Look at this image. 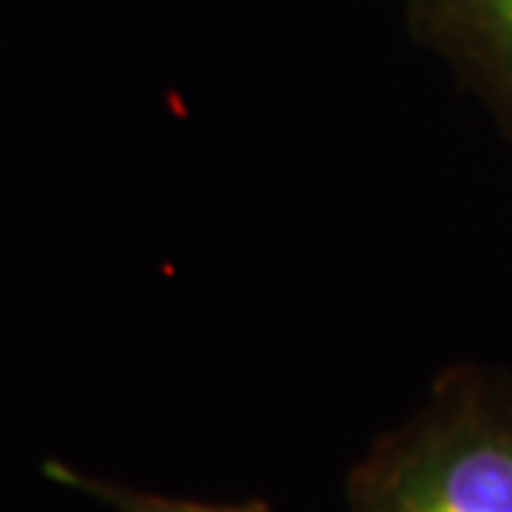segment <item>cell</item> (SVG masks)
Segmentation results:
<instances>
[{
    "instance_id": "cell-1",
    "label": "cell",
    "mask_w": 512,
    "mask_h": 512,
    "mask_svg": "<svg viewBox=\"0 0 512 512\" xmlns=\"http://www.w3.org/2000/svg\"><path fill=\"white\" fill-rule=\"evenodd\" d=\"M350 512H512V373L444 370L348 481Z\"/></svg>"
},
{
    "instance_id": "cell-2",
    "label": "cell",
    "mask_w": 512,
    "mask_h": 512,
    "mask_svg": "<svg viewBox=\"0 0 512 512\" xmlns=\"http://www.w3.org/2000/svg\"><path fill=\"white\" fill-rule=\"evenodd\" d=\"M407 26L512 143V0H407Z\"/></svg>"
},
{
    "instance_id": "cell-3",
    "label": "cell",
    "mask_w": 512,
    "mask_h": 512,
    "mask_svg": "<svg viewBox=\"0 0 512 512\" xmlns=\"http://www.w3.org/2000/svg\"><path fill=\"white\" fill-rule=\"evenodd\" d=\"M49 473L60 484L74 487V490H83L86 495L103 501L114 512H271V507L265 501H248V504H205V501H185V498L143 493V490H134V487L117 484V481L74 473V470H66L63 464H52Z\"/></svg>"
}]
</instances>
